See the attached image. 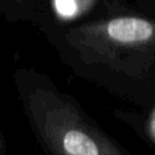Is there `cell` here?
I'll use <instances>...</instances> for the list:
<instances>
[{"mask_svg":"<svg viewBox=\"0 0 155 155\" xmlns=\"http://www.w3.org/2000/svg\"><path fill=\"white\" fill-rule=\"evenodd\" d=\"M63 146L70 155H99L97 144L86 134L76 129L64 135Z\"/></svg>","mask_w":155,"mask_h":155,"instance_id":"1","label":"cell"},{"mask_svg":"<svg viewBox=\"0 0 155 155\" xmlns=\"http://www.w3.org/2000/svg\"><path fill=\"white\" fill-rule=\"evenodd\" d=\"M56 11L64 18H71L78 12V0H54Z\"/></svg>","mask_w":155,"mask_h":155,"instance_id":"2","label":"cell"}]
</instances>
